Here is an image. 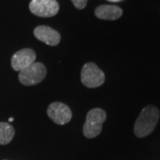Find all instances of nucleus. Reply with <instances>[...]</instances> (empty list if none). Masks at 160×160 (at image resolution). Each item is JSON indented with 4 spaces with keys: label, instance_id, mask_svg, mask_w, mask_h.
<instances>
[{
    "label": "nucleus",
    "instance_id": "1",
    "mask_svg": "<svg viewBox=\"0 0 160 160\" xmlns=\"http://www.w3.org/2000/svg\"><path fill=\"white\" fill-rule=\"evenodd\" d=\"M160 118L158 109L155 106L149 105L145 107L140 113L134 124V134L138 138L148 136L154 131Z\"/></svg>",
    "mask_w": 160,
    "mask_h": 160
},
{
    "label": "nucleus",
    "instance_id": "2",
    "mask_svg": "<svg viewBox=\"0 0 160 160\" xmlns=\"http://www.w3.org/2000/svg\"><path fill=\"white\" fill-rule=\"evenodd\" d=\"M106 112L102 109H92L86 115L83 126V133L86 138L92 139L98 136L102 130L103 122L106 120Z\"/></svg>",
    "mask_w": 160,
    "mask_h": 160
},
{
    "label": "nucleus",
    "instance_id": "3",
    "mask_svg": "<svg viewBox=\"0 0 160 160\" xmlns=\"http://www.w3.org/2000/svg\"><path fill=\"white\" fill-rule=\"evenodd\" d=\"M46 68L41 62H34L19 72L20 82L27 86L38 85L45 79Z\"/></svg>",
    "mask_w": 160,
    "mask_h": 160
},
{
    "label": "nucleus",
    "instance_id": "4",
    "mask_svg": "<svg viewBox=\"0 0 160 160\" xmlns=\"http://www.w3.org/2000/svg\"><path fill=\"white\" fill-rule=\"evenodd\" d=\"M81 81L88 88H96L105 81V75L92 62L86 63L81 70Z\"/></svg>",
    "mask_w": 160,
    "mask_h": 160
},
{
    "label": "nucleus",
    "instance_id": "5",
    "mask_svg": "<svg viewBox=\"0 0 160 160\" xmlns=\"http://www.w3.org/2000/svg\"><path fill=\"white\" fill-rule=\"evenodd\" d=\"M59 4L56 0H31L30 12L38 17H52L59 12Z\"/></svg>",
    "mask_w": 160,
    "mask_h": 160
},
{
    "label": "nucleus",
    "instance_id": "6",
    "mask_svg": "<svg viewBox=\"0 0 160 160\" xmlns=\"http://www.w3.org/2000/svg\"><path fill=\"white\" fill-rule=\"evenodd\" d=\"M47 115L55 124L65 125L72 118V112L69 107L62 102H52L47 109Z\"/></svg>",
    "mask_w": 160,
    "mask_h": 160
},
{
    "label": "nucleus",
    "instance_id": "7",
    "mask_svg": "<svg viewBox=\"0 0 160 160\" xmlns=\"http://www.w3.org/2000/svg\"><path fill=\"white\" fill-rule=\"evenodd\" d=\"M36 52L32 49L25 48L16 52L12 57V68L15 71H21L23 69L35 62Z\"/></svg>",
    "mask_w": 160,
    "mask_h": 160
},
{
    "label": "nucleus",
    "instance_id": "8",
    "mask_svg": "<svg viewBox=\"0 0 160 160\" xmlns=\"http://www.w3.org/2000/svg\"><path fill=\"white\" fill-rule=\"evenodd\" d=\"M34 35L37 39H38L48 46H57L61 41L60 33L48 26L37 27L34 30Z\"/></svg>",
    "mask_w": 160,
    "mask_h": 160
},
{
    "label": "nucleus",
    "instance_id": "9",
    "mask_svg": "<svg viewBox=\"0 0 160 160\" xmlns=\"http://www.w3.org/2000/svg\"><path fill=\"white\" fill-rule=\"evenodd\" d=\"M122 14H123L122 9L116 6L103 5V6H98L95 9V15L102 20L114 21L121 17Z\"/></svg>",
    "mask_w": 160,
    "mask_h": 160
},
{
    "label": "nucleus",
    "instance_id": "10",
    "mask_svg": "<svg viewBox=\"0 0 160 160\" xmlns=\"http://www.w3.org/2000/svg\"><path fill=\"white\" fill-rule=\"evenodd\" d=\"M14 134L15 130L13 126L6 122H0V145H6L11 142Z\"/></svg>",
    "mask_w": 160,
    "mask_h": 160
},
{
    "label": "nucleus",
    "instance_id": "11",
    "mask_svg": "<svg viewBox=\"0 0 160 160\" xmlns=\"http://www.w3.org/2000/svg\"><path fill=\"white\" fill-rule=\"evenodd\" d=\"M71 2L73 3L76 8L80 10L84 9L87 5V0H71Z\"/></svg>",
    "mask_w": 160,
    "mask_h": 160
},
{
    "label": "nucleus",
    "instance_id": "12",
    "mask_svg": "<svg viewBox=\"0 0 160 160\" xmlns=\"http://www.w3.org/2000/svg\"><path fill=\"white\" fill-rule=\"evenodd\" d=\"M109 1H110V2H119L121 0H109Z\"/></svg>",
    "mask_w": 160,
    "mask_h": 160
},
{
    "label": "nucleus",
    "instance_id": "13",
    "mask_svg": "<svg viewBox=\"0 0 160 160\" xmlns=\"http://www.w3.org/2000/svg\"><path fill=\"white\" fill-rule=\"evenodd\" d=\"M12 121H13V118H9V122H12Z\"/></svg>",
    "mask_w": 160,
    "mask_h": 160
}]
</instances>
